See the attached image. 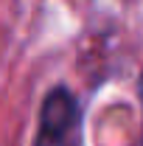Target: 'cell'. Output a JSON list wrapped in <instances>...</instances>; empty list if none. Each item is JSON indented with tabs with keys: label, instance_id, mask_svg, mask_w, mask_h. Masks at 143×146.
Returning <instances> with one entry per match:
<instances>
[{
	"label": "cell",
	"instance_id": "1",
	"mask_svg": "<svg viewBox=\"0 0 143 146\" xmlns=\"http://www.w3.org/2000/svg\"><path fill=\"white\" fill-rule=\"evenodd\" d=\"M76 127H79V110L76 98L65 87H56L39 115V132H36L34 146H73L76 141Z\"/></svg>",
	"mask_w": 143,
	"mask_h": 146
}]
</instances>
